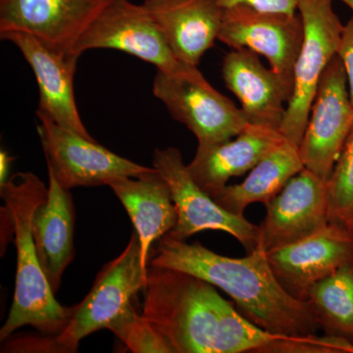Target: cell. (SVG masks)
Returning a JSON list of instances; mask_svg holds the SVG:
<instances>
[{
	"instance_id": "obj_8",
	"label": "cell",
	"mask_w": 353,
	"mask_h": 353,
	"mask_svg": "<svg viewBox=\"0 0 353 353\" xmlns=\"http://www.w3.org/2000/svg\"><path fill=\"white\" fill-rule=\"evenodd\" d=\"M152 167L168 183L178 215L176 226L167 236L185 241L201 232L221 231L234 236L246 252L259 248V226L245 216L229 212L204 192L194 182L178 148L155 150Z\"/></svg>"
},
{
	"instance_id": "obj_27",
	"label": "cell",
	"mask_w": 353,
	"mask_h": 353,
	"mask_svg": "<svg viewBox=\"0 0 353 353\" xmlns=\"http://www.w3.org/2000/svg\"><path fill=\"white\" fill-rule=\"evenodd\" d=\"M14 158L9 155L6 150L0 152V187L6 185L9 180L8 175Z\"/></svg>"
},
{
	"instance_id": "obj_3",
	"label": "cell",
	"mask_w": 353,
	"mask_h": 353,
	"mask_svg": "<svg viewBox=\"0 0 353 353\" xmlns=\"http://www.w3.org/2000/svg\"><path fill=\"white\" fill-rule=\"evenodd\" d=\"M0 196L17 250L12 306L0 330V340H6L25 326L48 336H57L66 326L71 308L64 307L55 299L39 264L32 231L34 211L48 199V187L31 172H19L0 187Z\"/></svg>"
},
{
	"instance_id": "obj_10",
	"label": "cell",
	"mask_w": 353,
	"mask_h": 353,
	"mask_svg": "<svg viewBox=\"0 0 353 353\" xmlns=\"http://www.w3.org/2000/svg\"><path fill=\"white\" fill-rule=\"evenodd\" d=\"M352 127L347 75L336 55L323 73L299 145L304 168L328 181Z\"/></svg>"
},
{
	"instance_id": "obj_7",
	"label": "cell",
	"mask_w": 353,
	"mask_h": 353,
	"mask_svg": "<svg viewBox=\"0 0 353 353\" xmlns=\"http://www.w3.org/2000/svg\"><path fill=\"white\" fill-rule=\"evenodd\" d=\"M38 132L48 170L67 190L108 185L113 180L139 176L152 170L116 154L73 130L60 126L37 110Z\"/></svg>"
},
{
	"instance_id": "obj_29",
	"label": "cell",
	"mask_w": 353,
	"mask_h": 353,
	"mask_svg": "<svg viewBox=\"0 0 353 353\" xmlns=\"http://www.w3.org/2000/svg\"><path fill=\"white\" fill-rule=\"evenodd\" d=\"M348 229H350V231H352L353 233V219H352V222H350V224L348 225Z\"/></svg>"
},
{
	"instance_id": "obj_19",
	"label": "cell",
	"mask_w": 353,
	"mask_h": 353,
	"mask_svg": "<svg viewBox=\"0 0 353 353\" xmlns=\"http://www.w3.org/2000/svg\"><path fill=\"white\" fill-rule=\"evenodd\" d=\"M131 218L141 248V261L148 268L152 245L176 226L178 215L171 190L153 168L139 176L118 178L109 183Z\"/></svg>"
},
{
	"instance_id": "obj_26",
	"label": "cell",
	"mask_w": 353,
	"mask_h": 353,
	"mask_svg": "<svg viewBox=\"0 0 353 353\" xmlns=\"http://www.w3.org/2000/svg\"><path fill=\"white\" fill-rule=\"evenodd\" d=\"M347 75L348 92L353 105V16L343 26L338 53Z\"/></svg>"
},
{
	"instance_id": "obj_1",
	"label": "cell",
	"mask_w": 353,
	"mask_h": 353,
	"mask_svg": "<svg viewBox=\"0 0 353 353\" xmlns=\"http://www.w3.org/2000/svg\"><path fill=\"white\" fill-rule=\"evenodd\" d=\"M143 315L176 353H341L332 336H288L260 328L218 294L183 272L148 266Z\"/></svg>"
},
{
	"instance_id": "obj_25",
	"label": "cell",
	"mask_w": 353,
	"mask_h": 353,
	"mask_svg": "<svg viewBox=\"0 0 353 353\" xmlns=\"http://www.w3.org/2000/svg\"><path fill=\"white\" fill-rule=\"evenodd\" d=\"M219 2L224 8L245 4L265 12L297 14L301 0H219Z\"/></svg>"
},
{
	"instance_id": "obj_5",
	"label": "cell",
	"mask_w": 353,
	"mask_h": 353,
	"mask_svg": "<svg viewBox=\"0 0 353 353\" xmlns=\"http://www.w3.org/2000/svg\"><path fill=\"white\" fill-rule=\"evenodd\" d=\"M92 50L123 51L154 65L158 71L208 85L196 66L183 63L167 43L155 21L141 4L105 0L73 46L77 54Z\"/></svg>"
},
{
	"instance_id": "obj_14",
	"label": "cell",
	"mask_w": 353,
	"mask_h": 353,
	"mask_svg": "<svg viewBox=\"0 0 353 353\" xmlns=\"http://www.w3.org/2000/svg\"><path fill=\"white\" fill-rule=\"evenodd\" d=\"M266 254L283 288L290 296L307 301L313 285L353 262V233L330 222L321 231Z\"/></svg>"
},
{
	"instance_id": "obj_17",
	"label": "cell",
	"mask_w": 353,
	"mask_h": 353,
	"mask_svg": "<svg viewBox=\"0 0 353 353\" xmlns=\"http://www.w3.org/2000/svg\"><path fill=\"white\" fill-rule=\"evenodd\" d=\"M222 76L250 124L280 131L290 94L257 53L248 48L232 50L223 60Z\"/></svg>"
},
{
	"instance_id": "obj_11",
	"label": "cell",
	"mask_w": 353,
	"mask_h": 353,
	"mask_svg": "<svg viewBox=\"0 0 353 353\" xmlns=\"http://www.w3.org/2000/svg\"><path fill=\"white\" fill-rule=\"evenodd\" d=\"M152 92L172 117L196 136L199 145L229 141L250 124L241 109L210 83L157 71Z\"/></svg>"
},
{
	"instance_id": "obj_9",
	"label": "cell",
	"mask_w": 353,
	"mask_h": 353,
	"mask_svg": "<svg viewBox=\"0 0 353 353\" xmlns=\"http://www.w3.org/2000/svg\"><path fill=\"white\" fill-rule=\"evenodd\" d=\"M303 38V23L299 13L265 12L238 4L225 8L218 41L231 50L248 48L266 58L290 99L294 64Z\"/></svg>"
},
{
	"instance_id": "obj_4",
	"label": "cell",
	"mask_w": 353,
	"mask_h": 353,
	"mask_svg": "<svg viewBox=\"0 0 353 353\" xmlns=\"http://www.w3.org/2000/svg\"><path fill=\"white\" fill-rule=\"evenodd\" d=\"M148 268L141 261V243L134 232L119 256L99 272L88 296L70 307L71 314L64 329L57 336L39 339L41 352H76L83 338L108 329L134 304L145 285Z\"/></svg>"
},
{
	"instance_id": "obj_15",
	"label": "cell",
	"mask_w": 353,
	"mask_h": 353,
	"mask_svg": "<svg viewBox=\"0 0 353 353\" xmlns=\"http://www.w3.org/2000/svg\"><path fill=\"white\" fill-rule=\"evenodd\" d=\"M105 0H0V32H23L73 50Z\"/></svg>"
},
{
	"instance_id": "obj_20",
	"label": "cell",
	"mask_w": 353,
	"mask_h": 353,
	"mask_svg": "<svg viewBox=\"0 0 353 353\" xmlns=\"http://www.w3.org/2000/svg\"><path fill=\"white\" fill-rule=\"evenodd\" d=\"M75 220L70 190L62 187L48 171V199L34 211L32 231L39 264L54 294L65 269L75 256Z\"/></svg>"
},
{
	"instance_id": "obj_28",
	"label": "cell",
	"mask_w": 353,
	"mask_h": 353,
	"mask_svg": "<svg viewBox=\"0 0 353 353\" xmlns=\"http://www.w3.org/2000/svg\"><path fill=\"white\" fill-rule=\"evenodd\" d=\"M341 2L350 7V9L353 11V0H341Z\"/></svg>"
},
{
	"instance_id": "obj_16",
	"label": "cell",
	"mask_w": 353,
	"mask_h": 353,
	"mask_svg": "<svg viewBox=\"0 0 353 353\" xmlns=\"http://www.w3.org/2000/svg\"><path fill=\"white\" fill-rule=\"evenodd\" d=\"M143 6L183 63L196 67L218 41L225 12L219 0H145Z\"/></svg>"
},
{
	"instance_id": "obj_23",
	"label": "cell",
	"mask_w": 353,
	"mask_h": 353,
	"mask_svg": "<svg viewBox=\"0 0 353 353\" xmlns=\"http://www.w3.org/2000/svg\"><path fill=\"white\" fill-rule=\"evenodd\" d=\"M108 330L132 352L176 353L170 341L148 318L137 312L134 304L109 326Z\"/></svg>"
},
{
	"instance_id": "obj_13",
	"label": "cell",
	"mask_w": 353,
	"mask_h": 353,
	"mask_svg": "<svg viewBox=\"0 0 353 353\" xmlns=\"http://www.w3.org/2000/svg\"><path fill=\"white\" fill-rule=\"evenodd\" d=\"M328 181L304 168L265 204L259 248L265 252L307 238L328 226Z\"/></svg>"
},
{
	"instance_id": "obj_12",
	"label": "cell",
	"mask_w": 353,
	"mask_h": 353,
	"mask_svg": "<svg viewBox=\"0 0 353 353\" xmlns=\"http://www.w3.org/2000/svg\"><path fill=\"white\" fill-rule=\"evenodd\" d=\"M0 38L13 43L34 72L39 90L38 110L60 126L92 139L79 114L74 92L80 55L28 32H0Z\"/></svg>"
},
{
	"instance_id": "obj_24",
	"label": "cell",
	"mask_w": 353,
	"mask_h": 353,
	"mask_svg": "<svg viewBox=\"0 0 353 353\" xmlns=\"http://www.w3.org/2000/svg\"><path fill=\"white\" fill-rule=\"evenodd\" d=\"M327 185L330 222L348 228L353 219V127Z\"/></svg>"
},
{
	"instance_id": "obj_18",
	"label": "cell",
	"mask_w": 353,
	"mask_h": 353,
	"mask_svg": "<svg viewBox=\"0 0 353 353\" xmlns=\"http://www.w3.org/2000/svg\"><path fill=\"white\" fill-rule=\"evenodd\" d=\"M285 141L278 130L248 124L233 139L215 145H199L187 165L194 182L209 196L227 185L228 181L252 170L269 153Z\"/></svg>"
},
{
	"instance_id": "obj_22",
	"label": "cell",
	"mask_w": 353,
	"mask_h": 353,
	"mask_svg": "<svg viewBox=\"0 0 353 353\" xmlns=\"http://www.w3.org/2000/svg\"><path fill=\"white\" fill-rule=\"evenodd\" d=\"M307 301L325 336L353 345V262L313 285Z\"/></svg>"
},
{
	"instance_id": "obj_2",
	"label": "cell",
	"mask_w": 353,
	"mask_h": 353,
	"mask_svg": "<svg viewBox=\"0 0 353 353\" xmlns=\"http://www.w3.org/2000/svg\"><path fill=\"white\" fill-rule=\"evenodd\" d=\"M148 266L173 269L206 281L231 296L250 321L272 334L310 336L321 330L310 303L290 296L283 288L266 252L260 248L234 259L199 243L165 236L154 245Z\"/></svg>"
},
{
	"instance_id": "obj_21",
	"label": "cell",
	"mask_w": 353,
	"mask_h": 353,
	"mask_svg": "<svg viewBox=\"0 0 353 353\" xmlns=\"http://www.w3.org/2000/svg\"><path fill=\"white\" fill-rule=\"evenodd\" d=\"M303 169L299 146L285 139L250 171L243 183L225 185L211 197L229 212L243 216L250 204L270 201Z\"/></svg>"
},
{
	"instance_id": "obj_6",
	"label": "cell",
	"mask_w": 353,
	"mask_h": 353,
	"mask_svg": "<svg viewBox=\"0 0 353 353\" xmlns=\"http://www.w3.org/2000/svg\"><path fill=\"white\" fill-rule=\"evenodd\" d=\"M299 14L304 38L294 64V88L280 128L284 138L297 146L303 141L323 73L338 53L343 30L334 11L333 0H301Z\"/></svg>"
}]
</instances>
